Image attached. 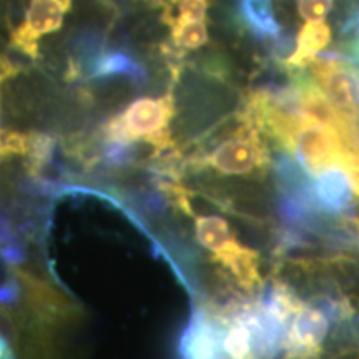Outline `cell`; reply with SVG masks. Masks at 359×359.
<instances>
[{"label": "cell", "instance_id": "obj_1", "mask_svg": "<svg viewBox=\"0 0 359 359\" xmlns=\"http://www.w3.org/2000/svg\"><path fill=\"white\" fill-rule=\"evenodd\" d=\"M172 97L138 98L128 109L111 118L105 127V135L115 142L143 140L151 143L165 142L168 122L173 116Z\"/></svg>", "mask_w": 359, "mask_h": 359}, {"label": "cell", "instance_id": "obj_2", "mask_svg": "<svg viewBox=\"0 0 359 359\" xmlns=\"http://www.w3.org/2000/svg\"><path fill=\"white\" fill-rule=\"evenodd\" d=\"M208 165L223 175H251L268 167V150L259 130L245 116L243 123L208 155Z\"/></svg>", "mask_w": 359, "mask_h": 359}, {"label": "cell", "instance_id": "obj_3", "mask_svg": "<svg viewBox=\"0 0 359 359\" xmlns=\"http://www.w3.org/2000/svg\"><path fill=\"white\" fill-rule=\"evenodd\" d=\"M294 154L309 175L316 177L330 168H344L348 148L338 130L303 118L294 138Z\"/></svg>", "mask_w": 359, "mask_h": 359}, {"label": "cell", "instance_id": "obj_4", "mask_svg": "<svg viewBox=\"0 0 359 359\" xmlns=\"http://www.w3.org/2000/svg\"><path fill=\"white\" fill-rule=\"evenodd\" d=\"M333 320L325 308L306 302L296 309L286 330V359H321Z\"/></svg>", "mask_w": 359, "mask_h": 359}, {"label": "cell", "instance_id": "obj_5", "mask_svg": "<svg viewBox=\"0 0 359 359\" xmlns=\"http://www.w3.org/2000/svg\"><path fill=\"white\" fill-rule=\"evenodd\" d=\"M70 8L72 0H32L27 8L24 24L12 29V47L35 58L39 52L37 40L60 29Z\"/></svg>", "mask_w": 359, "mask_h": 359}, {"label": "cell", "instance_id": "obj_6", "mask_svg": "<svg viewBox=\"0 0 359 359\" xmlns=\"http://www.w3.org/2000/svg\"><path fill=\"white\" fill-rule=\"evenodd\" d=\"M314 196L320 208L344 215L353 208L354 193L344 168H330L314 177Z\"/></svg>", "mask_w": 359, "mask_h": 359}, {"label": "cell", "instance_id": "obj_7", "mask_svg": "<svg viewBox=\"0 0 359 359\" xmlns=\"http://www.w3.org/2000/svg\"><path fill=\"white\" fill-rule=\"evenodd\" d=\"M331 43V27L326 22H306L299 29L293 55L285 60L288 69H306L318 53Z\"/></svg>", "mask_w": 359, "mask_h": 359}, {"label": "cell", "instance_id": "obj_8", "mask_svg": "<svg viewBox=\"0 0 359 359\" xmlns=\"http://www.w3.org/2000/svg\"><path fill=\"white\" fill-rule=\"evenodd\" d=\"M222 336L213 323L198 321L185 339L187 359H224Z\"/></svg>", "mask_w": 359, "mask_h": 359}, {"label": "cell", "instance_id": "obj_9", "mask_svg": "<svg viewBox=\"0 0 359 359\" xmlns=\"http://www.w3.org/2000/svg\"><path fill=\"white\" fill-rule=\"evenodd\" d=\"M243 19L257 37L280 39L281 29L275 15V7L271 0H241L240 4Z\"/></svg>", "mask_w": 359, "mask_h": 359}, {"label": "cell", "instance_id": "obj_10", "mask_svg": "<svg viewBox=\"0 0 359 359\" xmlns=\"http://www.w3.org/2000/svg\"><path fill=\"white\" fill-rule=\"evenodd\" d=\"M114 75H125V77L135 80L137 83L147 82V74L140 64L133 60L128 53L125 52H109L102 53L98 58L95 69H93L90 77H114Z\"/></svg>", "mask_w": 359, "mask_h": 359}, {"label": "cell", "instance_id": "obj_11", "mask_svg": "<svg viewBox=\"0 0 359 359\" xmlns=\"http://www.w3.org/2000/svg\"><path fill=\"white\" fill-rule=\"evenodd\" d=\"M196 238L205 248L212 250L218 257L228 246L235 243L226 219L219 217H205L196 219Z\"/></svg>", "mask_w": 359, "mask_h": 359}, {"label": "cell", "instance_id": "obj_12", "mask_svg": "<svg viewBox=\"0 0 359 359\" xmlns=\"http://www.w3.org/2000/svg\"><path fill=\"white\" fill-rule=\"evenodd\" d=\"M173 45L182 50H196L208 43L210 35L205 22L182 20L172 25Z\"/></svg>", "mask_w": 359, "mask_h": 359}, {"label": "cell", "instance_id": "obj_13", "mask_svg": "<svg viewBox=\"0 0 359 359\" xmlns=\"http://www.w3.org/2000/svg\"><path fill=\"white\" fill-rule=\"evenodd\" d=\"M210 0H175L168 8L163 11L161 20L172 27L182 20H200L205 22L208 12Z\"/></svg>", "mask_w": 359, "mask_h": 359}, {"label": "cell", "instance_id": "obj_14", "mask_svg": "<svg viewBox=\"0 0 359 359\" xmlns=\"http://www.w3.org/2000/svg\"><path fill=\"white\" fill-rule=\"evenodd\" d=\"M333 0H298L299 15L306 22H325Z\"/></svg>", "mask_w": 359, "mask_h": 359}, {"label": "cell", "instance_id": "obj_15", "mask_svg": "<svg viewBox=\"0 0 359 359\" xmlns=\"http://www.w3.org/2000/svg\"><path fill=\"white\" fill-rule=\"evenodd\" d=\"M27 150H29V138L20 133L6 132L2 127V116H0V156L22 154Z\"/></svg>", "mask_w": 359, "mask_h": 359}, {"label": "cell", "instance_id": "obj_16", "mask_svg": "<svg viewBox=\"0 0 359 359\" xmlns=\"http://www.w3.org/2000/svg\"><path fill=\"white\" fill-rule=\"evenodd\" d=\"M344 172L348 175L349 185H351L354 196H358L359 198V147L354 148V150H351L348 154Z\"/></svg>", "mask_w": 359, "mask_h": 359}, {"label": "cell", "instance_id": "obj_17", "mask_svg": "<svg viewBox=\"0 0 359 359\" xmlns=\"http://www.w3.org/2000/svg\"><path fill=\"white\" fill-rule=\"evenodd\" d=\"M148 2H150L154 7H160L165 11V8H168L170 6H172L175 0H148Z\"/></svg>", "mask_w": 359, "mask_h": 359}]
</instances>
